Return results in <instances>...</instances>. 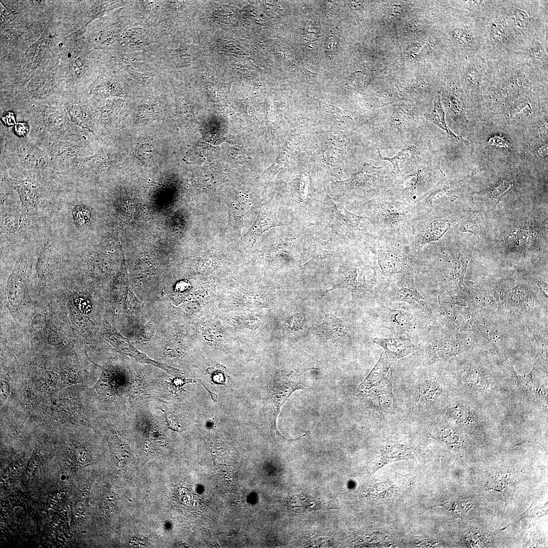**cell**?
<instances>
[{"mask_svg":"<svg viewBox=\"0 0 548 548\" xmlns=\"http://www.w3.org/2000/svg\"><path fill=\"white\" fill-rule=\"evenodd\" d=\"M398 179L387 164L380 167L365 162L358 172L347 179L333 183V189L349 198L372 199L393 196Z\"/></svg>","mask_w":548,"mask_h":548,"instance_id":"3957f363","label":"cell"},{"mask_svg":"<svg viewBox=\"0 0 548 548\" xmlns=\"http://www.w3.org/2000/svg\"><path fill=\"white\" fill-rule=\"evenodd\" d=\"M515 375L518 386L527 397L534 399L543 396L542 391L534 385L532 371L526 375H519L517 372Z\"/></svg>","mask_w":548,"mask_h":548,"instance_id":"83f0119b","label":"cell"},{"mask_svg":"<svg viewBox=\"0 0 548 548\" xmlns=\"http://www.w3.org/2000/svg\"><path fill=\"white\" fill-rule=\"evenodd\" d=\"M225 371V367L220 365H217L208 369V373L210 374L212 381L219 385H225L227 377Z\"/></svg>","mask_w":548,"mask_h":548,"instance_id":"f546056e","label":"cell"},{"mask_svg":"<svg viewBox=\"0 0 548 548\" xmlns=\"http://www.w3.org/2000/svg\"><path fill=\"white\" fill-rule=\"evenodd\" d=\"M446 178L439 163L432 167L430 163L398 179L393 197L416 206Z\"/></svg>","mask_w":548,"mask_h":548,"instance_id":"ba28073f","label":"cell"},{"mask_svg":"<svg viewBox=\"0 0 548 548\" xmlns=\"http://www.w3.org/2000/svg\"><path fill=\"white\" fill-rule=\"evenodd\" d=\"M73 214L76 222L79 225L88 222L91 216L89 210L83 206H78L75 208Z\"/></svg>","mask_w":548,"mask_h":548,"instance_id":"4dcf8cb0","label":"cell"},{"mask_svg":"<svg viewBox=\"0 0 548 548\" xmlns=\"http://www.w3.org/2000/svg\"><path fill=\"white\" fill-rule=\"evenodd\" d=\"M423 128L418 140L415 143L402 149L394 157L390 158L384 156L381 154L380 150L376 149L380 159L391 163L393 166L391 173L397 179L414 173L431 163L430 143Z\"/></svg>","mask_w":548,"mask_h":548,"instance_id":"9c48e42d","label":"cell"},{"mask_svg":"<svg viewBox=\"0 0 548 548\" xmlns=\"http://www.w3.org/2000/svg\"><path fill=\"white\" fill-rule=\"evenodd\" d=\"M464 217L462 213L436 215L432 211L421 216L414 223L409 236L410 251L416 254L427 245L438 241Z\"/></svg>","mask_w":548,"mask_h":548,"instance_id":"52a82bcc","label":"cell"},{"mask_svg":"<svg viewBox=\"0 0 548 548\" xmlns=\"http://www.w3.org/2000/svg\"><path fill=\"white\" fill-rule=\"evenodd\" d=\"M435 436L436 438L456 450L460 448L463 442V438L461 434L450 427L439 428L435 431Z\"/></svg>","mask_w":548,"mask_h":548,"instance_id":"4316f807","label":"cell"},{"mask_svg":"<svg viewBox=\"0 0 548 548\" xmlns=\"http://www.w3.org/2000/svg\"><path fill=\"white\" fill-rule=\"evenodd\" d=\"M342 272L345 276L343 284L354 293L361 294H370L380 289L384 291L390 280L370 265L346 267Z\"/></svg>","mask_w":548,"mask_h":548,"instance_id":"7c38bea8","label":"cell"},{"mask_svg":"<svg viewBox=\"0 0 548 548\" xmlns=\"http://www.w3.org/2000/svg\"><path fill=\"white\" fill-rule=\"evenodd\" d=\"M28 130V127L26 124L23 123H18L15 126V131L18 135H25Z\"/></svg>","mask_w":548,"mask_h":548,"instance_id":"836d02e7","label":"cell"},{"mask_svg":"<svg viewBox=\"0 0 548 548\" xmlns=\"http://www.w3.org/2000/svg\"><path fill=\"white\" fill-rule=\"evenodd\" d=\"M509 231L506 238L508 246L519 252H525L538 238L537 232L528 227L512 228Z\"/></svg>","mask_w":548,"mask_h":548,"instance_id":"603a6c76","label":"cell"},{"mask_svg":"<svg viewBox=\"0 0 548 548\" xmlns=\"http://www.w3.org/2000/svg\"><path fill=\"white\" fill-rule=\"evenodd\" d=\"M422 119L411 107L396 106L386 119L375 124L374 131L382 148L400 147L417 141L423 128Z\"/></svg>","mask_w":548,"mask_h":548,"instance_id":"5b68a950","label":"cell"},{"mask_svg":"<svg viewBox=\"0 0 548 548\" xmlns=\"http://www.w3.org/2000/svg\"><path fill=\"white\" fill-rule=\"evenodd\" d=\"M434 108L431 113L425 114V118L443 130L449 137L456 143L463 145H468L469 143L461 136L455 134L448 127L445 119V113L441 104L440 97L434 100Z\"/></svg>","mask_w":548,"mask_h":548,"instance_id":"cb8c5ba5","label":"cell"},{"mask_svg":"<svg viewBox=\"0 0 548 548\" xmlns=\"http://www.w3.org/2000/svg\"><path fill=\"white\" fill-rule=\"evenodd\" d=\"M445 413L449 418L461 424L474 426L478 422V418L475 413L468 406L460 402L448 406Z\"/></svg>","mask_w":548,"mask_h":548,"instance_id":"484cf974","label":"cell"},{"mask_svg":"<svg viewBox=\"0 0 548 548\" xmlns=\"http://www.w3.org/2000/svg\"><path fill=\"white\" fill-rule=\"evenodd\" d=\"M304 323L303 319L301 315L296 314L289 319V323L294 330H298L302 328Z\"/></svg>","mask_w":548,"mask_h":548,"instance_id":"1f68e13d","label":"cell"},{"mask_svg":"<svg viewBox=\"0 0 548 548\" xmlns=\"http://www.w3.org/2000/svg\"><path fill=\"white\" fill-rule=\"evenodd\" d=\"M314 250L310 259L304 265L307 267H325L331 263L340 252L330 241H323L319 236L313 237Z\"/></svg>","mask_w":548,"mask_h":548,"instance_id":"d6986e66","label":"cell"},{"mask_svg":"<svg viewBox=\"0 0 548 548\" xmlns=\"http://www.w3.org/2000/svg\"><path fill=\"white\" fill-rule=\"evenodd\" d=\"M294 205L296 213L304 219H309L307 206L310 199V178L305 173H301L293 183Z\"/></svg>","mask_w":548,"mask_h":548,"instance_id":"44dd1931","label":"cell"},{"mask_svg":"<svg viewBox=\"0 0 548 548\" xmlns=\"http://www.w3.org/2000/svg\"><path fill=\"white\" fill-rule=\"evenodd\" d=\"M441 245L435 246L433 243L428 245L438 255L440 270L444 278L451 282H456L462 278V267L468 260L470 252L459 242L445 241Z\"/></svg>","mask_w":548,"mask_h":548,"instance_id":"30bf717a","label":"cell"},{"mask_svg":"<svg viewBox=\"0 0 548 548\" xmlns=\"http://www.w3.org/2000/svg\"><path fill=\"white\" fill-rule=\"evenodd\" d=\"M442 392L443 388L436 380L426 379L422 380L415 390V402L420 406L426 405L438 399Z\"/></svg>","mask_w":548,"mask_h":548,"instance_id":"7402d4cb","label":"cell"},{"mask_svg":"<svg viewBox=\"0 0 548 548\" xmlns=\"http://www.w3.org/2000/svg\"><path fill=\"white\" fill-rule=\"evenodd\" d=\"M382 296L384 300L390 302L404 301L422 313H430L424 298L415 286L413 272L400 275L395 281L390 279Z\"/></svg>","mask_w":548,"mask_h":548,"instance_id":"8fae6325","label":"cell"},{"mask_svg":"<svg viewBox=\"0 0 548 548\" xmlns=\"http://www.w3.org/2000/svg\"><path fill=\"white\" fill-rule=\"evenodd\" d=\"M482 36L481 55L490 60L508 58L522 47L510 27L501 6V1L480 18Z\"/></svg>","mask_w":548,"mask_h":548,"instance_id":"277c9868","label":"cell"},{"mask_svg":"<svg viewBox=\"0 0 548 548\" xmlns=\"http://www.w3.org/2000/svg\"><path fill=\"white\" fill-rule=\"evenodd\" d=\"M501 6L522 49L531 41L547 37V2L504 1Z\"/></svg>","mask_w":548,"mask_h":548,"instance_id":"7a4b0ae2","label":"cell"},{"mask_svg":"<svg viewBox=\"0 0 548 548\" xmlns=\"http://www.w3.org/2000/svg\"><path fill=\"white\" fill-rule=\"evenodd\" d=\"M373 342L384 349L386 356L392 363L415 352L419 347L415 341L404 337H377L373 339Z\"/></svg>","mask_w":548,"mask_h":548,"instance_id":"ac0fdd59","label":"cell"},{"mask_svg":"<svg viewBox=\"0 0 548 548\" xmlns=\"http://www.w3.org/2000/svg\"><path fill=\"white\" fill-rule=\"evenodd\" d=\"M518 53L533 68L547 75V37L531 41Z\"/></svg>","mask_w":548,"mask_h":548,"instance_id":"e0dca14e","label":"cell"},{"mask_svg":"<svg viewBox=\"0 0 548 548\" xmlns=\"http://www.w3.org/2000/svg\"><path fill=\"white\" fill-rule=\"evenodd\" d=\"M228 221L224 233L227 235L241 238V230L244 226V219L249 212L252 202L248 196H238L227 203Z\"/></svg>","mask_w":548,"mask_h":548,"instance_id":"2e32d148","label":"cell"},{"mask_svg":"<svg viewBox=\"0 0 548 548\" xmlns=\"http://www.w3.org/2000/svg\"><path fill=\"white\" fill-rule=\"evenodd\" d=\"M416 452L412 447L403 444L382 446L380 449L379 459L373 468V472L392 462L414 459Z\"/></svg>","mask_w":548,"mask_h":548,"instance_id":"ffe728a7","label":"cell"},{"mask_svg":"<svg viewBox=\"0 0 548 548\" xmlns=\"http://www.w3.org/2000/svg\"><path fill=\"white\" fill-rule=\"evenodd\" d=\"M382 327L389 329L396 336H412L415 334L417 322L411 313L385 306L382 311Z\"/></svg>","mask_w":548,"mask_h":548,"instance_id":"5bb4252c","label":"cell"},{"mask_svg":"<svg viewBox=\"0 0 548 548\" xmlns=\"http://www.w3.org/2000/svg\"><path fill=\"white\" fill-rule=\"evenodd\" d=\"M511 186V184L509 182H503L492 191L491 196L493 197H496L501 195L509 188Z\"/></svg>","mask_w":548,"mask_h":548,"instance_id":"d6a6232c","label":"cell"},{"mask_svg":"<svg viewBox=\"0 0 548 548\" xmlns=\"http://www.w3.org/2000/svg\"><path fill=\"white\" fill-rule=\"evenodd\" d=\"M359 211L371 226L373 236L400 243L408 247L412 227L421 215L416 206L394 197L367 200Z\"/></svg>","mask_w":548,"mask_h":548,"instance_id":"6da1fadb","label":"cell"},{"mask_svg":"<svg viewBox=\"0 0 548 548\" xmlns=\"http://www.w3.org/2000/svg\"><path fill=\"white\" fill-rule=\"evenodd\" d=\"M279 202L275 199L261 207L248 231L241 237L242 242L252 248L261 235L269 229L284 225L277 217Z\"/></svg>","mask_w":548,"mask_h":548,"instance_id":"4fadbf2b","label":"cell"},{"mask_svg":"<svg viewBox=\"0 0 548 548\" xmlns=\"http://www.w3.org/2000/svg\"><path fill=\"white\" fill-rule=\"evenodd\" d=\"M368 237L378 269L386 279L390 280L397 275L415 273L420 270L419 261L407 246L382 237L372 235Z\"/></svg>","mask_w":548,"mask_h":548,"instance_id":"8992f818","label":"cell"},{"mask_svg":"<svg viewBox=\"0 0 548 548\" xmlns=\"http://www.w3.org/2000/svg\"><path fill=\"white\" fill-rule=\"evenodd\" d=\"M20 265L16 267L10 278L8 287L7 295L11 304L18 307L22 303L25 297V286L21 276Z\"/></svg>","mask_w":548,"mask_h":548,"instance_id":"d4e9b609","label":"cell"},{"mask_svg":"<svg viewBox=\"0 0 548 548\" xmlns=\"http://www.w3.org/2000/svg\"><path fill=\"white\" fill-rule=\"evenodd\" d=\"M464 383L468 387L479 390L489 389L494 386L489 377L477 372L467 373L464 377Z\"/></svg>","mask_w":548,"mask_h":548,"instance_id":"f1b7e54d","label":"cell"},{"mask_svg":"<svg viewBox=\"0 0 548 548\" xmlns=\"http://www.w3.org/2000/svg\"><path fill=\"white\" fill-rule=\"evenodd\" d=\"M322 209L329 218L341 227L354 231L359 230L361 221L364 218L349 211L342 203L334 202L326 191L322 203Z\"/></svg>","mask_w":548,"mask_h":548,"instance_id":"9a60e30c","label":"cell"}]
</instances>
